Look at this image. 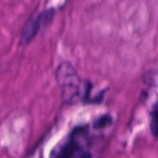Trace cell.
<instances>
[{"instance_id": "2", "label": "cell", "mask_w": 158, "mask_h": 158, "mask_svg": "<svg viewBox=\"0 0 158 158\" xmlns=\"http://www.w3.org/2000/svg\"><path fill=\"white\" fill-rule=\"evenodd\" d=\"M90 142L88 127H76L53 149L49 158H93Z\"/></svg>"}, {"instance_id": "3", "label": "cell", "mask_w": 158, "mask_h": 158, "mask_svg": "<svg viewBox=\"0 0 158 158\" xmlns=\"http://www.w3.org/2000/svg\"><path fill=\"white\" fill-rule=\"evenodd\" d=\"M54 16L55 10L53 8L47 9L34 16H31L23 28L20 37V44L22 46L29 45L42 29L46 28L52 23Z\"/></svg>"}, {"instance_id": "1", "label": "cell", "mask_w": 158, "mask_h": 158, "mask_svg": "<svg viewBox=\"0 0 158 158\" xmlns=\"http://www.w3.org/2000/svg\"><path fill=\"white\" fill-rule=\"evenodd\" d=\"M55 78L64 103L75 105L80 102H91V84L83 80L71 62H60L55 70Z\"/></svg>"}, {"instance_id": "4", "label": "cell", "mask_w": 158, "mask_h": 158, "mask_svg": "<svg viewBox=\"0 0 158 158\" xmlns=\"http://www.w3.org/2000/svg\"><path fill=\"white\" fill-rule=\"evenodd\" d=\"M151 132L154 137H158V113L154 112L152 114L150 121Z\"/></svg>"}]
</instances>
